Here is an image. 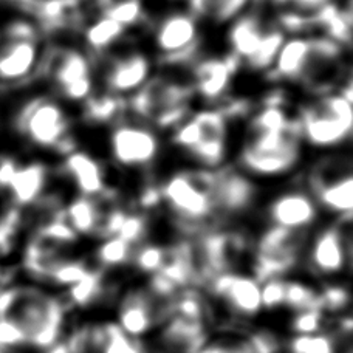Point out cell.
<instances>
[{"instance_id":"obj_1","label":"cell","mask_w":353,"mask_h":353,"mask_svg":"<svg viewBox=\"0 0 353 353\" xmlns=\"http://www.w3.org/2000/svg\"><path fill=\"white\" fill-rule=\"evenodd\" d=\"M68 305L52 292L14 285L0 292V347L46 353L65 335Z\"/></svg>"},{"instance_id":"obj_2","label":"cell","mask_w":353,"mask_h":353,"mask_svg":"<svg viewBox=\"0 0 353 353\" xmlns=\"http://www.w3.org/2000/svg\"><path fill=\"white\" fill-rule=\"evenodd\" d=\"M302 159V138L298 123L281 129H253L239 154L241 168L245 172L271 179L292 172Z\"/></svg>"},{"instance_id":"obj_3","label":"cell","mask_w":353,"mask_h":353,"mask_svg":"<svg viewBox=\"0 0 353 353\" xmlns=\"http://www.w3.org/2000/svg\"><path fill=\"white\" fill-rule=\"evenodd\" d=\"M302 143L314 149H335L352 135V90L321 93L301 107L296 119Z\"/></svg>"},{"instance_id":"obj_4","label":"cell","mask_w":353,"mask_h":353,"mask_svg":"<svg viewBox=\"0 0 353 353\" xmlns=\"http://www.w3.org/2000/svg\"><path fill=\"white\" fill-rule=\"evenodd\" d=\"M194 97L191 85L168 77H154L130 94L128 105L138 118L160 129H175L186 119Z\"/></svg>"},{"instance_id":"obj_5","label":"cell","mask_w":353,"mask_h":353,"mask_svg":"<svg viewBox=\"0 0 353 353\" xmlns=\"http://www.w3.org/2000/svg\"><path fill=\"white\" fill-rule=\"evenodd\" d=\"M176 148L185 150L205 169L222 166L228 144V119L220 110L194 113L174 132Z\"/></svg>"},{"instance_id":"obj_6","label":"cell","mask_w":353,"mask_h":353,"mask_svg":"<svg viewBox=\"0 0 353 353\" xmlns=\"http://www.w3.org/2000/svg\"><path fill=\"white\" fill-rule=\"evenodd\" d=\"M168 210L188 226L208 222L216 214L212 199V171H181L169 176L160 188Z\"/></svg>"},{"instance_id":"obj_7","label":"cell","mask_w":353,"mask_h":353,"mask_svg":"<svg viewBox=\"0 0 353 353\" xmlns=\"http://www.w3.org/2000/svg\"><path fill=\"white\" fill-rule=\"evenodd\" d=\"M16 128L36 148L58 149L64 155L74 150L70 118L64 107L52 98L28 101L17 113Z\"/></svg>"},{"instance_id":"obj_8","label":"cell","mask_w":353,"mask_h":353,"mask_svg":"<svg viewBox=\"0 0 353 353\" xmlns=\"http://www.w3.org/2000/svg\"><path fill=\"white\" fill-rule=\"evenodd\" d=\"M305 250L307 236L304 231L270 226L254 243L251 276L259 283L283 279L301 263Z\"/></svg>"},{"instance_id":"obj_9","label":"cell","mask_w":353,"mask_h":353,"mask_svg":"<svg viewBox=\"0 0 353 353\" xmlns=\"http://www.w3.org/2000/svg\"><path fill=\"white\" fill-rule=\"evenodd\" d=\"M171 314L172 299L155 293L149 285L132 287L117 302L115 323L129 336L143 339L159 330Z\"/></svg>"},{"instance_id":"obj_10","label":"cell","mask_w":353,"mask_h":353,"mask_svg":"<svg viewBox=\"0 0 353 353\" xmlns=\"http://www.w3.org/2000/svg\"><path fill=\"white\" fill-rule=\"evenodd\" d=\"M39 65H43L48 79L67 101L84 103L93 93V68L81 50L56 48Z\"/></svg>"},{"instance_id":"obj_11","label":"cell","mask_w":353,"mask_h":353,"mask_svg":"<svg viewBox=\"0 0 353 353\" xmlns=\"http://www.w3.org/2000/svg\"><path fill=\"white\" fill-rule=\"evenodd\" d=\"M200 30L191 12L175 11L163 16L154 28V46L168 65H183L199 52Z\"/></svg>"},{"instance_id":"obj_12","label":"cell","mask_w":353,"mask_h":353,"mask_svg":"<svg viewBox=\"0 0 353 353\" xmlns=\"http://www.w3.org/2000/svg\"><path fill=\"white\" fill-rule=\"evenodd\" d=\"M41 64V50L33 25L14 21L0 42V83H19L30 78Z\"/></svg>"},{"instance_id":"obj_13","label":"cell","mask_w":353,"mask_h":353,"mask_svg":"<svg viewBox=\"0 0 353 353\" xmlns=\"http://www.w3.org/2000/svg\"><path fill=\"white\" fill-rule=\"evenodd\" d=\"M310 195L316 205L339 220L350 222L353 211V174L350 161L329 160L310 175Z\"/></svg>"},{"instance_id":"obj_14","label":"cell","mask_w":353,"mask_h":353,"mask_svg":"<svg viewBox=\"0 0 353 353\" xmlns=\"http://www.w3.org/2000/svg\"><path fill=\"white\" fill-rule=\"evenodd\" d=\"M64 338L70 353H149L143 339L129 336L115 321L81 324Z\"/></svg>"},{"instance_id":"obj_15","label":"cell","mask_w":353,"mask_h":353,"mask_svg":"<svg viewBox=\"0 0 353 353\" xmlns=\"http://www.w3.org/2000/svg\"><path fill=\"white\" fill-rule=\"evenodd\" d=\"M210 293L231 316L250 321L263 310L262 288L251 274L226 273L208 283Z\"/></svg>"},{"instance_id":"obj_16","label":"cell","mask_w":353,"mask_h":353,"mask_svg":"<svg viewBox=\"0 0 353 353\" xmlns=\"http://www.w3.org/2000/svg\"><path fill=\"white\" fill-rule=\"evenodd\" d=\"M113 160L123 168H144L152 165L160 152V138L146 125L119 124L110 134Z\"/></svg>"},{"instance_id":"obj_17","label":"cell","mask_w":353,"mask_h":353,"mask_svg":"<svg viewBox=\"0 0 353 353\" xmlns=\"http://www.w3.org/2000/svg\"><path fill=\"white\" fill-rule=\"evenodd\" d=\"M152 74V61L141 50H128L110 54L103 67V84L105 93L123 98L134 94L148 83Z\"/></svg>"},{"instance_id":"obj_18","label":"cell","mask_w":353,"mask_h":353,"mask_svg":"<svg viewBox=\"0 0 353 353\" xmlns=\"http://www.w3.org/2000/svg\"><path fill=\"white\" fill-rule=\"evenodd\" d=\"M343 222V220H341ZM308 267L318 277H336L349 267L350 236L339 225H330L314 236L307 248Z\"/></svg>"},{"instance_id":"obj_19","label":"cell","mask_w":353,"mask_h":353,"mask_svg":"<svg viewBox=\"0 0 353 353\" xmlns=\"http://www.w3.org/2000/svg\"><path fill=\"white\" fill-rule=\"evenodd\" d=\"M210 339V324L171 314L154 333L149 353H200Z\"/></svg>"},{"instance_id":"obj_20","label":"cell","mask_w":353,"mask_h":353,"mask_svg":"<svg viewBox=\"0 0 353 353\" xmlns=\"http://www.w3.org/2000/svg\"><path fill=\"white\" fill-rule=\"evenodd\" d=\"M212 199L219 214L236 216L256 203L257 188L248 175L234 168H223L212 171Z\"/></svg>"},{"instance_id":"obj_21","label":"cell","mask_w":353,"mask_h":353,"mask_svg":"<svg viewBox=\"0 0 353 353\" xmlns=\"http://www.w3.org/2000/svg\"><path fill=\"white\" fill-rule=\"evenodd\" d=\"M239 65H241V61L232 54L195 62L191 83L194 94L206 101L208 104L220 103L228 94Z\"/></svg>"},{"instance_id":"obj_22","label":"cell","mask_w":353,"mask_h":353,"mask_svg":"<svg viewBox=\"0 0 353 353\" xmlns=\"http://www.w3.org/2000/svg\"><path fill=\"white\" fill-rule=\"evenodd\" d=\"M319 208L307 191L290 189L270 201L267 216L271 226L304 231L316 222Z\"/></svg>"},{"instance_id":"obj_23","label":"cell","mask_w":353,"mask_h":353,"mask_svg":"<svg viewBox=\"0 0 353 353\" xmlns=\"http://www.w3.org/2000/svg\"><path fill=\"white\" fill-rule=\"evenodd\" d=\"M64 172L73 181L81 197L94 199L107 191L104 166L84 150H73L67 154L64 163Z\"/></svg>"},{"instance_id":"obj_24","label":"cell","mask_w":353,"mask_h":353,"mask_svg":"<svg viewBox=\"0 0 353 353\" xmlns=\"http://www.w3.org/2000/svg\"><path fill=\"white\" fill-rule=\"evenodd\" d=\"M48 175L46 163L30 161L25 165L19 163L5 192H8L16 208L36 205L47 189Z\"/></svg>"},{"instance_id":"obj_25","label":"cell","mask_w":353,"mask_h":353,"mask_svg":"<svg viewBox=\"0 0 353 353\" xmlns=\"http://www.w3.org/2000/svg\"><path fill=\"white\" fill-rule=\"evenodd\" d=\"M267 27L268 25L253 12L236 17L228 30L230 54L241 62H247L259 48Z\"/></svg>"},{"instance_id":"obj_26","label":"cell","mask_w":353,"mask_h":353,"mask_svg":"<svg viewBox=\"0 0 353 353\" xmlns=\"http://www.w3.org/2000/svg\"><path fill=\"white\" fill-rule=\"evenodd\" d=\"M103 206L99 201L88 197H78L70 201L62 216L77 236H97L103 220Z\"/></svg>"},{"instance_id":"obj_27","label":"cell","mask_w":353,"mask_h":353,"mask_svg":"<svg viewBox=\"0 0 353 353\" xmlns=\"http://www.w3.org/2000/svg\"><path fill=\"white\" fill-rule=\"evenodd\" d=\"M109 293L110 287L107 285L103 271L90 268L83 279L67 288V298L64 301L67 305L90 308L99 304Z\"/></svg>"},{"instance_id":"obj_28","label":"cell","mask_w":353,"mask_h":353,"mask_svg":"<svg viewBox=\"0 0 353 353\" xmlns=\"http://www.w3.org/2000/svg\"><path fill=\"white\" fill-rule=\"evenodd\" d=\"M125 31L128 30L121 27L118 22L99 14V17L94 19L84 30L85 46L94 54L109 53V50L123 41Z\"/></svg>"},{"instance_id":"obj_29","label":"cell","mask_w":353,"mask_h":353,"mask_svg":"<svg viewBox=\"0 0 353 353\" xmlns=\"http://www.w3.org/2000/svg\"><path fill=\"white\" fill-rule=\"evenodd\" d=\"M248 2L250 0H189V12L195 19L225 23L241 16Z\"/></svg>"},{"instance_id":"obj_30","label":"cell","mask_w":353,"mask_h":353,"mask_svg":"<svg viewBox=\"0 0 353 353\" xmlns=\"http://www.w3.org/2000/svg\"><path fill=\"white\" fill-rule=\"evenodd\" d=\"M349 338L350 336H343L339 333L333 332H319L312 333V335H294L285 344V350L287 353H341V339Z\"/></svg>"},{"instance_id":"obj_31","label":"cell","mask_w":353,"mask_h":353,"mask_svg":"<svg viewBox=\"0 0 353 353\" xmlns=\"http://www.w3.org/2000/svg\"><path fill=\"white\" fill-rule=\"evenodd\" d=\"M283 42H285V33L277 25H268L259 48L245 64L254 72L271 70Z\"/></svg>"},{"instance_id":"obj_32","label":"cell","mask_w":353,"mask_h":353,"mask_svg":"<svg viewBox=\"0 0 353 353\" xmlns=\"http://www.w3.org/2000/svg\"><path fill=\"white\" fill-rule=\"evenodd\" d=\"M124 99L115 94L93 93L84 101V115L93 123H109L124 112Z\"/></svg>"},{"instance_id":"obj_33","label":"cell","mask_w":353,"mask_h":353,"mask_svg":"<svg viewBox=\"0 0 353 353\" xmlns=\"http://www.w3.org/2000/svg\"><path fill=\"white\" fill-rule=\"evenodd\" d=\"M137 248L119 237H110L101 242L97 250V261L103 268H117L129 265L134 261Z\"/></svg>"},{"instance_id":"obj_34","label":"cell","mask_w":353,"mask_h":353,"mask_svg":"<svg viewBox=\"0 0 353 353\" xmlns=\"http://www.w3.org/2000/svg\"><path fill=\"white\" fill-rule=\"evenodd\" d=\"M101 16H105L118 22L125 30L134 28L144 21L143 0H119V2L107 6L101 11Z\"/></svg>"},{"instance_id":"obj_35","label":"cell","mask_w":353,"mask_h":353,"mask_svg":"<svg viewBox=\"0 0 353 353\" xmlns=\"http://www.w3.org/2000/svg\"><path fill=\"white\" fill-rule=\"evenodd\" d=\"M327 316H329V314L319 310V308L293 313L292 319H290V329H292L294 335H312V333L327 332Z\"/></svg>"},{"instance_id":"obj_36","label":"cell","mask_w":353,"mask_h":353,"mask_svg":"<svg viewBox=\"0 0 353 353\" xmlns=\"http://www.w3.org/2000/svg\"><path fill=\"white\" fill-rule=\"evenodd\" d=\"M277 14H294L310 17L336 0H270Z\"/></svg>"},{"instance_id":"obj_37","label":"cell","mask_w":353,"mask_h":353,"mask_svg":"<svg viewBox=\"0 0 353 353\" xmlns=\"http://www.w3.org/2000/svg\"><path fill=\"white\" fill-rule=\"evenodd\" d=\"M21 226L22 214L16 206H12L8 212L0 217V256L8 254L14 248Z\"/></svg>"},{"instance_id":"obj_38","label":"cell","mask_w":353,"mask_h":353,"mask_svg":"<svg viewBox=\"0 0 353 353\" xmlns=\"http://www.w3.org/2000/svg\"><path fill=\"white\" fill-rule=\"evenodd\" d=\"M166 248L159 247V245H144V247L137 248L134 261L135 267L146 274H157L165 263Z\"/></svg>"},{"instance_id":"obj_39","label":"cell","mask_w":353,"mask_h":353,"mask_svg":"<svg viewBox=\"0 0 353 353\" xmlns=\"http://www.w3.org/2000/svg\"><path fill=\"white\" fill-rule=\"evenodd\" d=\"M200 353H254L247 336L223 333L217 338H211Z\"/></svg>"},{"instance_id":"obj_40","label":"cell","mask_w":353,"mask_h":353,"mask_svg":"<svg viewBox=\"0 0 353 353\" xmlns=\"http://www.w3.org/2000/svg\"><path fill=\"white\" fill-rule=\"evenodd\" d=\"M321 308L327 314H338L349 307L350 293L349 290L341 285H330L319 292Z\"/></svg>"},{"instance_id":"obj_41","label":"cell","mask_w":353,"mask_h":353,"mask_svg":"<svg viewBox=\"0 0 353 353\" xmlns=\"http://www.w3.org/2000/svg\"><path fill=\"white\" fill-rule=\"evenodd\" d=\"M19 163L11 157H0V191H5L11 180L12 174L16 172Z\"/></svg>"}]
</instances>
